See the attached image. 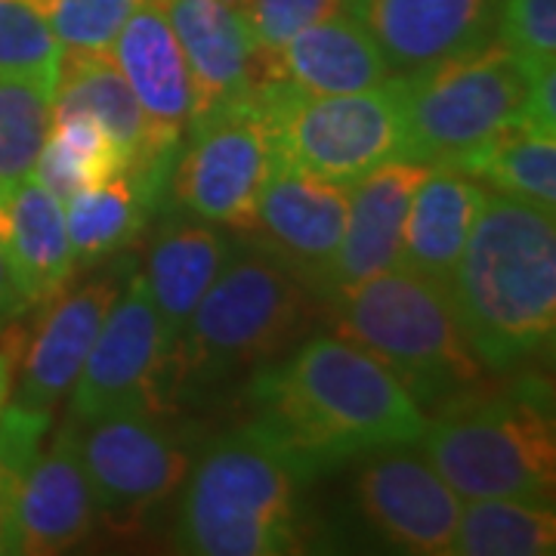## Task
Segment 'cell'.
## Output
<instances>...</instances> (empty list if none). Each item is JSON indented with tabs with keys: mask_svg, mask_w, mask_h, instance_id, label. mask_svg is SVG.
Returning <instances> with one entry per match:
<instances>
[{
	"mask_svg": "<svg viewBox=\"0 0 556 556\" xmlns=\"http://www.w3.org/2000/svg\"><path fill=\"white\" fill-rule=\"evenodd\" d=\"M251 427L309 479L383 445L417 442L427 415L402 380L340 334L306 338L248 383Z\"/></svg>",
	"mask_w": 556,
	"mask_h": 556,
	"instance_id": "cell-1",
	"label": "cell"
},
{
	"mask_svg": "<svg viewBox=\"0 0 556 556\" xmlns=\"http://www.w3.org/2000/svg\"><path fill=\"white\" fill-rule=\"evenodd\" d=\"M460 331L485 371H526L554 350L556 226L551 211L489 192L445 281Z\"/></svg>",
	"mask_w": 556,
	"mask_h": 556,
	"instance_id": "cell-2",
	"label": "cell"
},
{
	"mask_svg": "<svg viewBox=\"0 0 556 556\" xmlns=\"http://www.w3.org/2000/svg\"><path fill=\"white\" fill-rule=\"evenodd\" d=\"M325 321V303L254 239L232 241L170 353V396H195L288 356Z\"/></svg>",
	"mask_w": 556,
	"mask_h": 556,
	"instance_id": "cell-3",
	"label": "cell"
},
{
	"mask_svg": "<svg viewBox=\"0 0 556 556\" xmlns=\"http://www.w3.org/2000/svg\"><path fill=\"white\" fill-rule=\"evenodd\" d=\"M417 442L460 501L519 497L554 504L556 427L551 380L514 371L504 387L479 383L445 399Z\"/></svg>",
	"mask_w": 556,
	"mask_h": 556,
	"instance_id": "cell-4",
	"label": "cell"
},
{
	"mask_svg": "<svg viewBox=\"0 0 556 556\" xmlns=\"http://www.w3.org/2000/svg\"><path fill=\"white\" fill-rule=\"evenodd\" d=\"M177 551L199 556H281L303 551L300 492L309 477L244 424L214 439L182 479Z\"/></svg>",
	"mask_w": 556,
	"mask_h": 556,
	"instance_id": "cell-5",
	"label": "cell"
},
{
	"mask_svg": "<svg viewBox=\"0 0 556 556\" xmlns=\"http://www.w3.org/2000/svg\"><path fill=\"white\" fill-rule=\"evenodd\" d=\"M325 318L334 334L378 356L417 405L437 408L485 383V368L460 331L448 288L405 266L325 300Z\"/></svg>",
	"mask_w": 556,
	"mask_h": 556,
	"instance_id": "cell-6",
	"label": "cell"
},
{
	"mask_svg": "<svg viewBox=\"0 0 556 556\" xmlns=\"http://www.w3.org/2000/svg\"><path fill=\"white\" fill-rule=\"evenodd\" d=\"M251 102L269 127L278 159L340 186H353L387 161L405 159L402 80L358 93H306L266 80Z\"/></svg>",
	"mask_w": 556,
	"mask_h": 556,
	"instance_id": "cell-7",
	"label": "cell"
},
{
	"mask_svg": "<svg viewBox=\"0 0 556 556\" xmlns=\"http://www.w3.org/2000/svg\"><path fill=\"white\" fill-rule=\"evenodd\" d=\"M532 72L497 38L402 80L405 159L455 164L517 127Z\"/></svg>",
	"mask_w": 556,
	"mask_h": 556,
	"instance_id": "cell-8",
	"label": "cell"
},
{
	"mask_svg": "<svg viewBox=\"0 0 556 556\" xmlns=\"http://www.w3.org/2000/svg\"><path fill=\"white\" fill-rule=\"evenodd\" d=\"M179 146L167 199L192 217L248 229L276 161L269 127L251 100L195 118Z\"/></svg>",
	"mask_w": 556,
	"mask_h": 556,
	"instance_id": "cell-9",
	"label": "cell"
},
{
	"mask_svg": "<svg viewBox=\"0 0 556 556\" xmlns=\"http://www.w3.org/2000/svg\"><path fill=\"white\" fill-rule=\"evenodd\" d=\"M170 353L174 346L164 338L146 278L134 276L118 291L75 387L68 390L65 420L118 412L167 415L174 408Z\"/></svg>",
	"mask_w": 556,
	"mask_h": 556,
	"instance_id": "cell-10",
	"label": "cell"
},
{
	"mask_svg": "<svg viewBox=\"0 0 556 556\" xmlns=\"http://www.w3.org/2000/svg\"><path fill=\"white\" fill-rule=\"evenodd\" d=\"M149 412L65 420L100 514H139L177 492L189 455L177 433Z\"/></svg>",
	"mask_w": 556,
	"mask_h": 556,
	"instance_id": "cell-11",
	"label": "cell"
},
{
	"mask_svg": "<svg viewBox=\"0 0 556 556\" xmlns=\"http://www.w3.org/2000/svg\"><path fill=\"white\" fill-rule=\"evenodd\" d=\"M402 445L362 455L356 504L368 529L402 554H452L460 519V497L439 477L430 457Z\"/></svg>",
	"mask_w": 556,
	"mask_h": 556,
	"instance_id": "cell-12",
	"label": "cell"
},
{
	"mask_svg": "<svg viewBox=\"0 0 556 556\" xmlns=\"http://www.w3.org/2000/svg\"><path fill=\"white\" fill-rule=\"evenodd\" d=\"M346 207L350 186L316 177L276 155L248 232L321 300L343 239Z\"/></svg>",
	"mask_w": 556,
	"mask_h": 556,
	"instance_id": "cell-13",
	"label": "cell"
},
{
	"mask_svg": "<svg viewBox=\"0 0 556 556\" xmlns=\"http://www.w3.org/2000/svg\"><path fill=\"white\" fill-rule=\"evenodd\" d=\"M350 16L378 43L393 78L495 43L501 0H346Z\"/></svg>",
	"mask_w": 556,
	"mask_h": 556,
	"instance_id": "cell-14",
	"label": "cell"
},
{
	"mask_svg": "<svg viewBox=\"0 0 556 556\" xmlns=\"http://www.w3.org/2000/svg\"><path fill=\"white\" fill-rule=\"evenodd\" d=\"M53 115H87L130 159V177L155 204L167 199V182L177 152L161 146L134 90L109 53H62L53 80Z\"/></svg>",
	"mask_w": 556,
	"mask_h": 556,
	"instance_id": "cell-15",
	"label": "cell"
},
{
	"mask_svg": "<svg viewBox=\"0 0 556 556\" xmlns=\"http://www.w3.org/2000/svg\"><path fill=\"white\" fill-rule=\"evenodd\" d=\"M121 288L124 285L118 273H109L90 278L72 291L62 288L56 298L47 300L50 309L43 313L38 331L31 334L22 356L13 405L53 415V408L75 387Z\"/></svg>",
	"mask_w": 556,
	"mask_h": 556,
	"instance_id": "cell-16",
	"label": "cell"
},
{
	"mask_svg": "<svg viewBox=\"0 0 556 556\" xmlns=\"http://www.w3.org/2000/svg\"><path fill=\"white\" fill-rule=\"evenodd\" d=\"M109 56L134 90L152 134L167 152H179L195 115V87L177 31L161 0H142L124 22Z\"/></svg>",
	"mask_w": 556,
	"mask_h": 556,
	"instance_id": "cell-17",
	"label": "cell"
},
{
	"mask_svg": "<svg viewBox=\"0 0 556 556\" xmlns=\"http://www.w3.org/2000/svg\"><path fill=\"white\" fill-rule=\"evenodd\" d=\"M186 53L195 118L251 100L263 84V53L241 20L236 0H161Z\"/></svg>",
	"mask_w": 556,
	"mask_h": 556,
	"instance_id": "cell-18",
	"label": "cell"
},
{
	"mask_svg": "<svg viewBox=\"0 0 556 556\" xmlns=\"http://www.w3.org/2000/svg\"><path fill=\"white\" fill-rule=\"evenodd\" d=\"M427 167L430 164L408 159L387 161L350 186L346 226L321 291V303L346 288H356L365 278L399 266L408 204Z\"/></svg>",
	"mask_w": 556,
	"mask_h": 556,
	"instance_id": "cell-19",
	"label": "cell"
},
{
	"mask_svg": "<svg viewBox=\"0 0 556 556\" xmlns=\"http://www.w3.org/2000/svg\"><path fill=\"white\" fill-rule=\"evenodd\" d=\"M97 501L72 433L60 427L50 448L31 460L13 501L16 554L53 556L80 547L97 526Z\"/></svg>",
	"mask_w": 556,
	"mask_h": 556,
	"instance_id": "cell-20",
	"label": "cell"
},
{
	"mask_svg": "<svg viewBox=\"0 0 556 556\" xmlns=\"http://www.w3.org/2000/svg\"><path fill=\"white\" fill-rule=\"evenodd\" d=\"M390 78L378 43L346 10L303 28L278 53L263 56V84L288 80L306 93H358Z\"/></svg>",
	"mask_w": 556,
	"mask_h": 556,
	"instance_id": "cell-21",
	"label": "cell"
},
{
	"mask_svg": "<svg viewBox=\"0 0 556 556\" xmlns=\"http://www.w3.org/2000/svg\"><path fill=\"white\" fill-rule=\"evenodd\" d=\"M485 195L489 189L473 177L448 164H430L408 204L399 266L445 285L467 248Z\"/></svg>",
	"mask_w": 556,
	"mask_h": 556,
	"instance_id": "cell-22",
	"label": "cell"
},
{
	"mask_svg": "<svg viewBox=\"0 0 556 556\" xmlns=\"http://www.w3.org/2000/svg\"><path fill=\"white\" fill-rule=\"evenodd\" d=\"M229 248L232 241L223 236L217 223L192 217L186 211L170 214L155 229L142 278L170 346L217 278Z\"/></svg>",
	"mask_w": 556,
	"mask_h": 556,
	"instance_id": "cell-23",
	"label": "cell"
},
{
	"mask_svg": "<svg viewBox=\"0 0 556 556\" xmlns=\"http://www.w3.org/2000/svg\"><path fill=\"white\" fill-rule=\"evenodd\" d=\"M0 248L35 306L56 298L72 281L75 251L65 207L35 174L0 195Z\"/></svg>",
	"mask_w": 556,
	"mask_h": 556,
	"instance_id": "cell-24",
	"label": "cell"
},
{
	"mask_svg": "<svg viewBox=\"0 0 556 556\" xmlns=\"http://www.w3.org/2000/svg\"><path fill=\"white\" fill-rule=\"evenodd\" d=\"M62 207L75 266H93L137 239L159 204L149 199L137 179L124 174L80 189L68 201H62Z\"/></svg>",
	"mask_w": 556,
	"mask_h": 556,
	"instance_id": "cell-25",
	"label": "cell"
},
{
	"mask_svg": "<svg viewBox=\"0 0 556 556\" xmlns=\"http://www.w3.org/2000/svg\"><path fill=\"white\" fill-rule=\"evenodd\" d=\"M448 167L492 186L497 195L556 211V137H541L517 124Z\"/></svg>",
	"mask_w": 556,
	"mask_h": 556,
	"instance_id": "cell-26",
	"label": "cell"
},
{
	"mask_svg": "<svg viewBox=\"0 0 556 556\" xmlns=\"http://www.w3.org/2000/svg\"><path fill=\"white\" fill-rule=\"evenodd\" d=\"M556 514L551 504L519 497H482L460 507L452 554L457 556H551Z\"/></svg>",
	"mask_w": 556,
	"mask_h": 556,
	"instance_id": "cell-27",
	"label": "cell"
},
{
	"mask_svg": "<svg viewBox=\"0 0 556 556\" xmlns=\"http://www.w3.org/2000/svg\"><path fill=\"white\" fill-rule=\"evenodd\" d=\"M127 170L130 159L87 115H53L35 164V177L60 201H68L87 186L124 177Z\"/></svg>",
	"mask_w": 556,
	"mask_h": 556,
	"instance_id": "cell-28",
	"label": "cell"
},
{
	"mask_svg": "<svg viewBox=\"0 0 556 556\" xmlns=\"http://www.w3.org/2000/svg\"><path fill=\"white\" fill-rule=\"evenodd\" d=\"M50 72H0V195L35 174L53 121Z\"/></svg>",
	"mask_w": 556,
	"mask_h": 556,
	"instance_id": "cell-29",
	"label": "cell"
},
{
	"mask_svg": "<svg viewBox=\"0 0 556 556\" xmlns=\"http://www.w3.org/2000/svg\"><path fill=\"white\" fill-rule=\"evenodd\" d=\"M62 47L40 0H0V72L56 75Z\"/></svg>",
	"mask_w": 556,
	"mask_h": 556,
	"instance_id": "cell-30",
	"label": "cell"
},
{
	"mask_svg": "<svg viewBox=\"0 0 556 556\" xmlns=\"http://www.w3.org/2000/svg\"><path fill=\"white\" fill-rule=\"evenodd\" d=\"M62 53H109L142 0H40Z\"/></svg>",
	"mask_w": 556,
	"mask_h": 556,
	"instance_id": "cell-31",
	"label": "cell"
},
{
	"mask_svg": "<svg viewBox=\"0 0 556 556\" xmlns=\"http://www.w3.org/2000/svg\"><path fill=\"white\" fill-rule=\"evenodd\" d=\"M263 56L278 53L298 31L346 10V0H236Z\"/></svg>",
	"mask_w": 556,
	"mask_h": 556,
	"instance_id": "cell-32",
	"label": "cell"
},
{
	"mask_svg": "<svg viewBox=\"0 0 556 556\" xmlns=\"http://www.w3.org/2000/svg\"><path fill=\"white\" fill-rule=\"evenodd\" d=\"M504 40L529 72L556 62V0H501Z\"/></svg>",
	"mask_w": 556,
	"mask_h": 556,
	"instance_id": "cell-33",
	"label": "cell"
},
{
	"mask_svg": "<svg viewBox=\"0 0 556 556\" xmlns=\"http://www.w3.org/2000/svg\"><path fill=\"white\" fill-rule=\"evenodd\" d=\"M519 124L541 137H556V68L544 65L529 78V93Z\"/></svg>",
	"mask_w": 556,
	"mask_h": 556,
	"instance_id": "cell-34",
	"label": "cell"
},
{
	"mask_svg": "<svg viewBox=\"0 0 556 556\" xmlns=\"http://www.w3.org/2000/svg\"><path fill=\"white\" fill-rule=\"evenodd\" d=\"M31 306H35V303L28 298L20 273L13 269V263H10V257H7L3 248H0V325L25 316Z\"/></svg>",
	"mask_w": 556,
	"mask_h": 556,
	"instance_id": "cell-35",
	"label": "cell"
},
{
	"mask_svg": "<svg viewBox=\"0 0 556 556\" xmlns=\"http://www.w3.org/2000/svg\"><path fill=\"white\" fill-rule=\"evenodd\" d=\"M20 482L0 470V554H16L13 538V501H16Z\"/></svg>",
	"mask_w": 556,
	"mask_h": 556,
	"instance_id": "cell-36",
	"label": "cell"
},
{
	"mask_svg": "<svg viewBox=\"0 0 556 556\" xmlns=\"http://www.w3.org/2000/svg\"><path fill=\"white\" fill-rule=\"evenodd\" d=\"M10 390H13V353L3 350L0 353V412L10 402Z\"/></svg>",
	"mask_w": 556,
	"mask_h": 556,
	"instance_id": "cell-37",
	"label": "cell"
}]
</instances>
